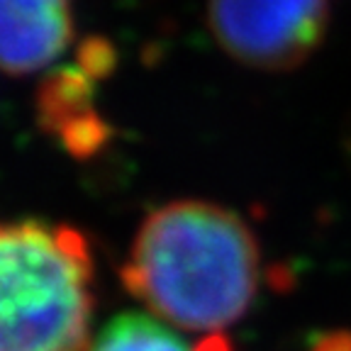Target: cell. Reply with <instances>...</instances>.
Returning <instances> with one entry per match:
<instances>
[{"label": "cell", "instance_id": "2", "mask_svg": "<svg viewBox=\"0 0 351 351\" xmlns=\"http://www.w3.org/2000/svg\"><path fill=\"white\" fill-rule=\"evenodd\" d=\"M93 258L73 227L0 222V351H90Z\"/></svg>", "mask_w": 351, "mask_h": 351}, {"label": "cell", "instance_id": "9", "mask_svg": "<svg viewBox=\"0 0 351 351\" xmlns=\"http://www.w3.org/2000/svg\"><path fill=\"white\" fill-rule=\"evenodd\" d=\"M313 351H351V332H332L319 337Z\"/></svg>", "mask_w": 351, "mask_h": 351}, {"label": "cell", "instance_id": "10", "mask_svg": "<svg viewBox=\"0 0 351 351\" xmlns=\"http://www.w3.org/2000/svg\"><path fill=\"white\" fill-rule=\"evenodd\" d=\"M195 351H232V346L222 335H210L195 346Z\"/></svg>", "mask_w": 351, "mask_h": 351}, {"label": "cell", "instance_id": "4", "mask_svg": "<svg viewBox=\"0 0 351 351\" xmlns=\"http://www.w3.org/2000/svg\"><path fill=\"white\" fill-rule=\"evenodd\" d=\"M73 39V0H0V71L49 66Z\"/></svg>", "mask_w": 351, "mask_h": 351}, {"label": "cell", "instance_id": "3", "mask_svg": "<svg viewBox=\"0 0 351 351\" xmlns=\"http://www.w3.org/2000/svg\"><path fill=\"white\" fill-rule=\"evenodd\" d=\"M215 42L261 71L305 64L329 27V0H208Z\"/></svg>", "mask_w": 351, "mask_h": 351}, {"label": "cell", "instance_id": "1", "mask_svg": "<svg viewBox=\"0 0 351 351\" xmlns=\"http://www.w3.org/2000/svg\"><path fill=\"white\" fill-rule=\"evenodd\" d=\"M261 252L249 225L205 200L154 210L132 241L122 283L156 317L188 332H219L247 315Z\"/></svg>", "mask_w": 351, "mask_h": 351}, {"label": "cell", "instance_id": "5", "mask_svg": "<svg viewBox=\"0 0 351 351\" xmlns=\"http://www.w3.org/2000/svg\"><path fill=\"white\" fill-rule=\"evenodd\" d=\"M95 81L81 66H61L44 78L37 93V117L44 132L59 137L66 127L93 110Z\"/></svg>", "mask_w": 351, "mask_h": 351}, {"label": "cell", "instance_id": "8", "mask_svg": "<svg viewBox=\"0 0 351 351\" xmlns=\"http://www.w3.org/2000/svg\"><path fill=\"white\" fill-rule=\"evenodd\" d=\"M115 64H117V54L108 39L90 37L78 47V66H81L93 81L110 76L112 69H115Z\"/></svg>", "mask_w": 351, "mask_h": 351}, {"label": "cell", "instance_id": "6", "mask_svg": "<svg viewBox=\"0 0 351 351\" xmlns=\"http://www.w3.org/2000/svg\"><path fill=\"white\" fill-rule=\"evenodd\" d=\"M90 351H188V346L159 319L142 313H125L100 329Z\"/></svg>", "mask_w": 351, "mask_h": 351}, {"label": "cell", "instance_id": "7", "mask_svg": "<svg viewBox=\"0 0 351 351\" xmlns=\"http://www.w3.org/2000/svg\"><path fill=\"white\" fill-rule=\"evenodd\" d=\"M110 127L105 125V120L98 115V112H90L83 120L73 122L71 127H66L59 134L61 144L71 156H78V159H88L103 149V144L110 139Z\"/></svg>", "mask_w": 351, "mask_h": 351}]
</instances>
